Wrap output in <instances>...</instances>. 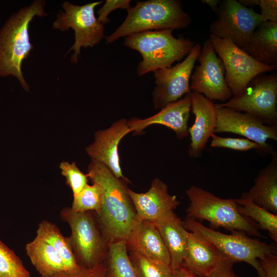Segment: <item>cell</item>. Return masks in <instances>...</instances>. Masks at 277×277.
Wrapping results in <instances>:
<instances>
[{"instance_id":"4dcf8cb0","label":"cell","mask_w":277,"mask_h":277,"mask_svg":"<svg viewBox=\"0 0 277 277\" xmlns=\"http://www.w3.org/2000/svg\"><path fill=\"white\" fill-rule=\"evenodd\" d=\"M211 138L210 146L212 147L228 148L240 151L256 149L260 153L267 154L261 145L247 138L224 137L214 133L211 135Z\"/></svg>"},{"instance_id":"603a6c76","label":"cell","mask_w":277,"mask_h":277,"mask_svg":"<svg viewBox=\"0 0 277 277\" xmlns=\"http://www.w3.org/2000/svg\"><path fill=\"white\" fill-rule=\"evenodd\" d=\"M243 50L262 64L277 66V22H261Z\"/></svg>"},{"instance_id":"d4e9b609","label":"cell","mask_w":277,"mask_h":277,"mask_svg":"<svg viewBox=\"0 0 277 277\" xmlns=\"http://www.w3.org/2000/svg\"><path fill=\"white\" fill-rule=\"evenodd\" d=\"M36 235L50 244L61 256L67 269V273H75L82 267L78 265L72 249L60 229L51 222L44 220L39 223Z\"/></svg>"},{"instance_id":"484cf974","label":"cell","mask_w":277,"mask_h":277,"mask_svg":"<svg viewBox=\"0 0 277 277\" xmlns=\"http://www.w3.org/2000/svg\"><path fill=\"white\" fill-rule=\"evenodd\" d=\"M104 266L107 277H139L124 242L108 244Z\"/></svg>"},{"instance_id":"7c38bea8","label":"cell","mask_w":277,"mask_h":277,"mask_svg":"<svg viewBox=\"0 0 277 277\" xmlns=\"http://www.w3.org/2000/svg\"><path fill=\"white\" fill-rule=\"evenodd\" d=\"M201 50V45L196 43L182 62L153 71L156 86L152 95L155 108L162 109L191 93L189 81Z\"/></svg>"},{"instance_id":"7a4b0ae2","label":"cell","mask_w":277,"mask_h":277,"mask_svg":"<svg viewBox=\"0 0 277 277\" xmlns=\"http://www.w3.org/2000/svg\"><path fill=\"white\" fill-rule=\"evenodd\" d=\"M45 5V1L37 0L22 8L0 31V76L11 74L16 77L26 91L29 87L24 78L22 65L33 48L30 41L29 25L35 16L47 15Z\"/></svg>"},{"instance_id":"d590c367","label":"cell","mask_w":277,"mask_h":277,"mask_svg":"<svg viewBox=\"0 0 277 277\" xmlns=\"http://www.w3.org/2000/svg\"><path fill=\"white\" fill-rule=\"evenodd\" d=\"M52 277H107L104 264L97 266L92 269L84 268L75 273H63Z\"/></svg>"},{"instance_id":"f35d334b","label":"cell","mask_w":277,"mask_h":277,"mask_svg":"<svg viewBox=\"0 0 277 277\" xmlns=\"http://www.w3.org/2000/svg\"><path fill=\"white\" fill-rule=\"evenodd\" d=\"M201 3L207 4L216 14L217 12L221 1L220 0H201Z\"/></svg>"},{"instance_id":"1f68e13d","label":"cell","mask_w":277,"mask_h":277,"mask_svg":"<svg viewBox=\"0 0 277 277\" xmlns=\"http://www.w3.org/2000/svg\"><path fill=\"white\" fill-rule=\"evenodd\" d=\"M59 167L73 196L79 193L88 184L87 174L80 170L75 162L70 163L64 161L60 164Z\"/></svg>"},{"instance_id":"ba28073f","label":"cell","mask_w":277,"mask_h":277,"mask_svg":"<svg viewBox=\"0 0 277 277\" xmlns=\"http://www.w3.org/2000/svg\"><path fill=\"white\" fill-rule=\"evenodd\" d=\"M253 114L270 126H277V73H264L253 78L239 95L216 104Z\"/></svg>"},{"instance_id":"4fadbf2b","label":"cell","mask_w":277,"mask_h":277,"mask_svg":"<svg viewBox=\"0 0 277 277\" xmlns=\"http://www.w3.org/2000/svg\"><path fill=\"white\" fill-rule=\"evenodd\" d=\"M197 60L199 65L190 77V90L212 101H228L232 94L225 81L224 66L208 39L204 42Z\"/></svg>"},{"instance_id":"ac0fdd59","label":"cell","mask_w":277,"mask_h":277,"mask_svg":"<svg viewBox=\"0 0 277 277\" xmlns=\"http://www.w3.org/2000/svg\"><path fill=\"white\" fill-rule=\"evenodd\" d=\"M191 110L190 93L183 98L170 103L157 113L145 119L133 118L128 121L132 131L140 132L153 124H160L173 130L179 139L187 136L188 123Z\"/></svg>"},{"instance_id":"3957f363","label":"cell","mask_w":277,"mask_h":277,"mask_svg":"<svg viewBox=\"0 0 277 277\" xmlns=\"http://www.w3.org/2000/svg\"><path fill=\"white\" fill-rule=\"evenodd\" d=\"M125 21L112 34L106 37L111 44L122 37L145 31L183 29L191 22L189 14L176 0H149L137 2L127 10Z\"/></svg>"},{"instance_id":"5bb4252c","label":"cell","mask_w":277,"mask_h":277,"mask_svg":"<svg viewBox=\"0 0 277 277\" xmlns=\"http://www.w3.org/2000/svg\"><path fill=\"white\" fill-rule=\"evenodd\" d=\"M215 106L217 121L214 133L229 132L243 136L261 145L267 154L272 152V146L266 142L269 139L277 141V126L268 125L247 112L216 104Z\"/></svg>"},{"instance_id":"ffe728a7","label":"cell","mask_w":277,"mask_h":277,"mask_svg":"<svg viewBox=\"0 0 277 277\" xmlns=\"http://www.w3.org/2000/svg\"><path fill=\"white\" fill-rule=\"evenodd\" d=\"M168 251L172 271L180 268L187 254L188 230L174 211L153 222Z\"/></svg>"},{"instance_id":"cb8c5ba5","label":"cell","mask_w":277,"mask_h":277,"mask_svg":"<svg viewBox=\"0 0 277 277\" xmlns=\"http://www.w3.org/2000/svg\"><path fill=\"white\" fill-rule=\"evenodd\" d=\"M25 250L41 277H52L67 273L60 255L42 238L36 235L32 241L26 244Z\"/></svg>"},{"instance_id":"e0dca14e","label":"cell","mask_w":277,"mask_h":277,"mask_svg":"<svg viewBox=\"0 0 277 277\" xmlns=\"http://www.w3.org/2000/svg\"><path fill=\"white\" fill-rule=\"evenodd\" d=\"M138 218L142 221L155 222L165 214L174 211L180 202L175 195L168 192L167 185L159 179H154L149 189L137 193L128 189Z\"/></svg>"},{"instance_id":"9a60e30c","label":"cell","mask_w":277,"mask_h":277,"mask_svg":"<svg viewBox=\"0 0 277 277\" xmlns=\"http://www.w3.org/2000/svg\"><path fill=\"white\" fill-rule=\"evenodd\" d=\"M191 109L195 116L194 124L188 128L191 142L188 153L191 157L200 158L206 144L214 133L217 121L215 104L203 95L192 91Z\"/></svg>"},{"instance_id":"e575fe53","label":"cell","mask_w":277,"mask_h":277,"mask_svg":"<svg viewBox=\"0 0 277 277\" xmlns=\"http://www.w3.org/2000/svg\"><path fill=\"white\" fill-rule=\"evenodd\" d=\"M257 6L260 7L263 22H277L276 0H258Z\"/></svg>"},{"instance_id":"2e32d148","label":"cell","mask_w":277,"mask_h":277,"mask_svg":"<svg viewBox=\"0 0 277 277\" xmlns=\"http://www.w3.org/2000/svg\"><path fill=\"white\" fill-rule=\"evenodd\" d=\"M128 121L123 118L109 128L95 134L94 141L86 148L92 160L106 166L118 179H125L120 164L118 146L122 138L131 132Z\"/></svg>"},{"instance_id":"30bf717a","label":"cell","mask_w":277,"mask_h":277,"mask_svg":"<svg viewBox=\"0 0 277 277\" xmlns=\"http://www.w3.org/2000/svg\"><path fill=\"white\" fill-rule=\"evenodd\" d=\"M103 1L95 2L83 6L74 5L65 2L62 7L65 12L57 15L53 28L61 31L72 28L74 30L75 42L67 51L73 50L71 61L76 63L82 47H93L105 37L104 25L100 23L94 14V8Z\"/></svg>"},{"instance_id":"f1b7e54d","label":"cell","mask_w":277,"mask_h":277,"mask_svg":"<svg viewBox=\"0 0 277 277\" xmlns=\"http://www.w3.org/2000/svg\"><path fill=\"white\" fill-rule=\"evenodd\" d=\"M102 196V190L98 184H87L79 193L73 196L70 208L75 212L94 211L97 214L101 207Z\"/></svg>"},{"instance_id":"277c9868","label":"cell","mask_w":277,"mask_h":277,"mask_svg":"<svg viewBox=\"0 0 277 277\" xmlns=\"http://www.w3.org/2000/svg\"><path fill=\"white\" fill-rule=\"evenodd\" d=\"M185 193L189 200L186 217L200 222L206 220L213 229L223 227L231 232L242 231L264 237L254 222L239 213L235 199L220 198L195 185L191 186Z\"/></svg>"},{"instance_id":"8fae6325","label":"cell","mask_w":277,"mask_h":277,"mask_svg":"<svg viewBox=\"0 0 277 277\" xmlns=\"http://www.w3.org/2000/svg\"><path fill=\"white\" fill-rule=\"evenodd\" d=\"M217 18L209 26L211 34L226 39L244 50L263 21L260 14L235 0L220 2Z\"/></svg>"},{"instance_id":"6da1fadb","label":"cell","mask_w":277,"mask_h":277,"mask_svg":"<svg viewBox=\"0 0 277 277\" xmlns=\"http://www.w3.org/2000/svg\"><path fill=\"white\" fill-rule=\"evenodd\" d=\"M92 183L102 190V203L95 214L100 229L108 244L128 243L141 220L138 218L125 182L104 165L92 160L87 174Z\"/></svg>"},{"instance_id":"d6a6232c","label":"cell","mask_w":277,"mask_h":277,"mask_svg":"<svg viewBox=\"0 0 277 277\" xmlns=\"http://www.w3.org/2000/svg\"><path fill=\"white\" fill-rule=\"evenodd\" d=\"M259 261V277H277V253L266 254Z\"/></svg>"},{"instance_id":"83f0119b","label":"cell","mask_w":277,"mask_h":277,"mask_svg":"<svg viewBox=\"0 0 277 277\" xmlns=\"http://www.w3.org/2000/svg\"><path fill=\"white\" fill-rule=\"evenodd\" d=\"M130 259L139 277H171L169 265L146 257L134 251H128Z\"/></svg>"},{"instance_id":"4316f807","label":"cell","mask_w":277,"mask_h":277,"mask_svg":"<svg viewBox=\"0 0 277 277\" xmlns=\"http://www.w3.org/2000/svg\"><path fill=\"white\" fill-rule=\"evenodd\" d=\"M239 213L254 222L259 229L267 230L270 238L277 243V214L259 206L250 200L235 199Z\"/></svg>"},{"instance_id":"8992f818","label":"cell","mask_w":277,"mask_h":277,"mask_svg":"<svg viewBox=\"0 0 277 277\" xmlns=\"http://www.w3.org/2000/svg\"><path fill=\"white\" fill-rule=\"evenodd\" d=\"M60 217L70 227L71 233L67 238L78 265L92 269L104 264L108 244L100 229L95 212H75L67 207L61 210Z\"/></svg>"},{"instance_id":"74e56055","label":"cell","mask_w":277,"mask_h":277,"mask_svg":"<svg viewBox=\"0 0 277 277\" xmlns=\"http://www.w3.org/2000/svg\"><path fill=\"white\" fill-rule=\"evenodd\" d=\"M171 277H201L195 275L184 268L181 267L180 268L172 271Z\"/></svg>"},{"instance_id":"44dd1931","label":"cell","mask_w":277,"mask_h":277,"mask_svg":"<svg viewBox=\"0 0 277 277\" xmlns=\"http://www.w3.org/2000/svg\"><path fill=\"white\" fill-rule=\"evenodd\" d=\"M271 153L270 162L260 171L253 186L240 198L277 214V153L274 151Z\"/></svg>"},{"instance_id":"8d00e7d4","label":"cell","mask_w":277,"mask_h":277,"mask_svg":"<svg viewBox=\"0 0 277 277\" xmlns=\"http://www.w3.org/2000/svg\"><path fill=\"white\" fill-rule=\"evenodd\" d=\"M233 264L232 261L224 259L207 277H238L233 270Z\"/></svg>"},{"instance_id":"52a82bcc","label":"cell","mask_w":277,"mask_h":277,"mask_svg":"<svg viewBox=\"0 0 277 277\" xmlns=\"http://www.w3.org/2000/svg\"><path fill=\"white\" fill-rule=\"evenodd\" d=\"M184 228L211 243L224 259L232 262H244L259 269V259L269 253H277L276 245L249 238L244 231H234L227 234L205 226L195 220L186 217Z\"/></svg>"},{"instance_id":"f546056e","label":"cell","mask_w":277,"mask_h":277,"mask_svg":"<svg viewBox=\"0 0 277 277\" xmlns=\"http://www.w3.org/2000/svg\"><path fill=\"white\" fill-rule=\"evenodd\" d=\"M0 277H31L20 258L1 240Z\"/></svg>"},{"instance_id":"5b68a950","label":"cell","mask_w":277,"mask_h":277,"mask_svg":"<svg viewBox=\"0 0 277 277\" xmlns=\"http://www.w3.org/2000/svg\"><path fill=\"white\" fill-rule=\"evenodd\" d=\"M172 31H148L126 36L124 45L137 51L142 56L137 69L138 76L157 69L170 68L174 62L188 54L194 42L183 37L176 38Z\"/></svg>"},{"instance_id":"9c48e42d","label":"cell","mask_w":277,"mask_h":277,"mask_svg":"<svg viewBox=\"0 0 277 277\" xmlns=\"http://www.w3.org/2000/svg\"><path fill=\"white\" fill-rule=\"evenodd\" d=\"M208 39L223 63L225 81L233 96L241 93L257 75L276 70V66L258 62L229 40L212 34Z\"/></svg>"},{"instance_id":"d6986e66","label":"cell","mask_w":277,"mask_h":277,"mask_svg":"<svg viewBox=\"0 0 277 277\" xmlns=\"http://www.w3.org/2000/svg\"><path fill=\"white\" fill-rule=\"evenodd\" d=\"M223 259L211 243L193 232H188L187 254L182 267L197 276L207 277Z\"/></svg>"},{"instance_id":"836d02e7","label":"cell","mask_w":277,"mask_h":277,"mask_svg":"<svg viewBox=\"0 0 277 277\" xmlns=\"http://www.w3.org/2000/svg\"><path fill=\"white\" fill-rule=\"evenodd\" d=\"M130 2V0L106 1L105 4L97 12L98 21L103 25L108 23L110 20L107 16L110 12L119 8L128 10L131 7Z\"/></svg>"},{"instance_id":"7402d4cb","label":"cell","mask_w":277,"mask_h":277,"mask_svg":"<svg viewBox=\"0 0 277 277\" xmlns=\"http://www.w3.org/2000/svg\"><path fill=\"white\" fill-rule=\"evenodd\" d=\"M126 245L128 251H134L170 265L169 253L153 222L141 220L131 239Z\"/></svg>"}]
</instances>
